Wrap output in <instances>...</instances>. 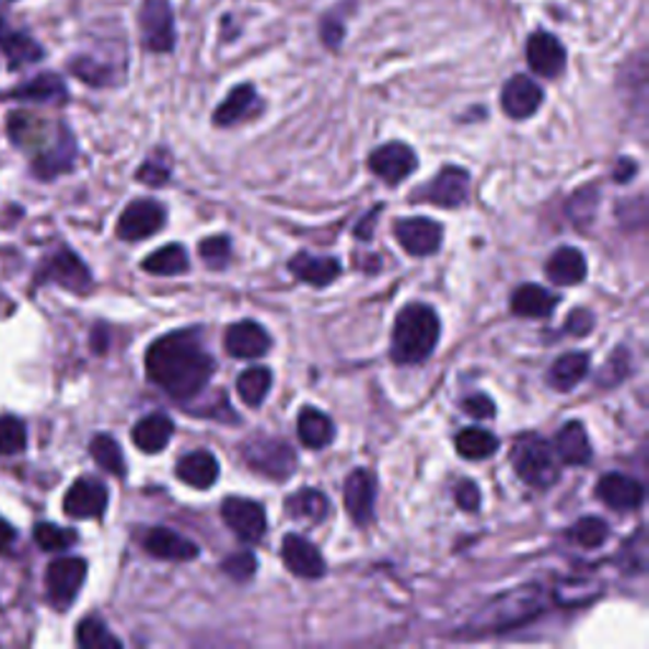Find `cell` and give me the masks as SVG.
I'll list each match as a JSON object with an SVG mask.
<instances>
[{
    "instance_id": "obj_6",
    "label": "cell",
    "mask_w": 649,
    "mask_h": 649,
    "mask_svg": "<svg viewBox=\"0 0 649 649\" xmlns=\"http://www.w3.org/2000/svg\"><path fill=\"white\" fill-rule=\"evenodd\" d=\"M140 38L152 54H171L175 49V19L171 0H142Z\"/></svg>"
},
{
    "instance_id": "obj_43",
    "label": "cell",
    "mask_w": 649,
    "mask_h": 649,
    "mask_svg": "<svg viewBox=\"0 0 649 649\" xmlns=\"http://www.w3.org/2000/svg\"><path fill=\"white\" fill-rule=\"evenodd\" d=\"M221 568H223V573L231 576V579L244 581V579H252L254 576L256 558L250 551H239V553H234V556H229L227 560H223Z\"/></svg>"
},
{
    "instance_id": "obj_21",
    "label": "cell",
    "mask_w": 649,
    "mask_h": 649,
    "mask_svg": "<svg viewBox=\"0 0 649 649\" xmlns=\"http://www.w3.org/2000/svg\"><path fill=\"white\" fill-rule=\"evenodd\" d=\"M146 551L150 556L163 560H194L198 556V546L194 541L183 538L181 533L171 531V528H152L146 535Z\"/></svg>"
},
{
    "instance_id": "obj_13",
    "label": "cell",
    "mask_w": 649,
    "mask_h": 649,
    "mask_svg": "<svg viewBox=\"0 0 649 649\" xmlns=\"http://www.w3.org/2000/svg\"><path fill=\"white\" fill-rule=\"evenodd\" d=\"M396 239L404 246V252L412 256H429L442 246L444 231L437 221L431 219H398L396 221Z\"/></svg>"
},
{
    "instance_id": "obj_27",
    "label": "cell",
    "mask_w": 649,
    "mask_h": 649,
    "mask_svg": "<svg viewBox=\"0 0 649 649\" xmlns=\"http://www.w3.org/2000/svg\"><path fill=\"white\" fill-rule=\"evenodd\" d=\"M556 450L560 454V460L566 464H573V467H581V464L591 462V442L581 421H568L566 427L558 431Z\"/></svg>"
},
{
    "instance_id": "obj_38",
    "label": "cell",
    "mask_w": 649,
    "mask_h": 649,
    "mask_svg": "<svg viewBox=\"0 0 649 649\" xmlns=\"http://www.w3.org/2000/svg\"><path fill=\"white\" fill-rule=\"evenodd\" d=\"M77 645L84 649H117L123 647L117 637L109 635L100 619H84L77 629Z\"/></svg>"
},
{
    "instance_id": "obj_47",
    "label": "cell",
    "mask_w": 649,
    "mask_h": 649,
    "mask_svg": "<svg viewBox=\"0 0 649 649\" xmlns=\"http://www.w3.org/2000/svg\"><path fill=\"white\" fill-rule=\"evenodd\" d=\"M454 500H456V505H460L462 510H467V512H477V508H479V490H477V485L475 483H470V479H464V483H460V487H456V492H454Z\"/></svg>"
},
{
    "instance_id": "obj_32",
    "label": "cell",
    "mask_w": 649,
    "mask_h": 649,
    "mask_svg": "<svg viewBox=\"0 0 649 649\" xmlns=\"http://www.w3.org/2000/svg\"><path fill=\"white\" fill-rule=\"evenodd\" d=\"M0 49L5 51L11 67H26V63H34L44 56V49L38 46L34 38L26 34H19V31H8V34H0Z\"/></svg>"
},
{
    "instance_id": "obj_8",
    "label": "cell",
    "mask_w": 649,
    "mask_h": 649,
    "mask_svg": "<svg viewBox=\"0 0 649 649\" xmlns=\"http://www.w3.org/2000/svg\"><path fill=\"white\" fill-rule=\"evenodd\" d=\"M86 579L84 558H59L46 568V591L56 609H67Z\"/></svg>"
},
{
    "instance_id": "obj_20",
    "label": "cell",
    "mask_w": 649,
    "mask_h": 649,
    "mask_svg": "<svg viewBox=\"0 0 649 649\" xmlns=\"http://www.w3.org/2000/svg\"><path fill=\"white\" fill-rule=\"evenodd\" d=\"M262 112V100L256 97V90L252 84H239L231 90L227 100L219 104V109L213 112V123L219 127H231L244 123Z\"/></svg>"
},
{
    "instance_id": "obj_3",
    "label": "cell",
    "mask_w": 649,
    "mask_h": 649,
    "mask_svg": "<svg viewBox=\"0 0 649 649\" xmlns=\"http://www.w3.org/2000/svg\"><path fill=\"white\" fill-rule=\"evenodd\" d=\"M546 606V594L538 587H520L510 594H502L490 601L475 619H472V631H502L512 629L518 624L531 622Z\"/></svg>"
},
{
    "instance_id": "obj_28",
    "label": "cell",
    "mask_w": 649,
    "mask_h": 649,
    "mask_svg": "<svg viewBox=\"0 0 649 649\" xmlns=\"http://www.w3.org/2000/svg\"><path fill=\"white\" fill-rule=\"evenodd\" d=\"M556 294L538 285H523L512 294V312L520 317H548L556 310Z\"/></svg>"
},
{
    "instance_id": "obj_10",
    "label": "cell",
    "mask_w": 649,
    "mask_h": 649,
    "mask_svg": "<svg viewBox=\"0 0 649 649\" xmlns=\"http://www.w3.org/2000/svg\"><path fill=\"white\" fill-rule=\"evenodd\" d=\"M470 196V173L464 167L450 165L437 175L424 190H416V200H427L439 208H456Z\"/></svg>"
},
{
    "instance_id": "obj_46",
    "label": "cell",
    "mask_w": 649,
    "mask_h": 649,
    "mask_svg": "<svg viewBox=\"0 0 649 649\" xmlns=\"http://www.w3.org/2000/svg\"><path fill=\"white\" fill-rule=\"evenodd\" d=\"M138 178L142 183H148V186H165L167 178H171V167H167L165 163H160V160H150V163H146L138 171Z\"/></svg>"
},
{
    "instance_id": "obj_30",
    "label": "cell",
    "mask_w": 649,
    "mask_h": 649,
    "mask_svg": "<svg viewBox=\"0 0 649 649\" xmlns=\"http://www.w3.org/2000/svg\"><path fill=\"white\" fill-rule=\"evenodd\" d=\"M589 356L587 352H566L553 363L548 373V383L556 391H571L576 383L583 381V375L589 373Z\"/></svg>"
},
{
    "instance_id": "obj_14",
    "label": "cell",
    "mask_w": 649,
    "mask_h": 649,
    "mask_svg": "<svg viewBox=\"0 0 649 649\" xmlns=\"http://www.w3.org/2000/svg\"><path fill=\"white\" fill-rule=\"evenodd\" d=\"M525 56H528V63H531V69L535 71V74H541L546 79H556L564 74L566 49L556 36L546 34V31H538V34H533L531 38H528Z\"/></svg>"
},
{
    "instance_id": "obj_36",
    "label": "cell",
    "mask_w": 649,
    "mask_h": 649,
    "mask_svg": "<svg viewBox=\"0 0 649 649\" xmlns=\"http://www.w3.org/2000/svg\"><path fill=\"white\" fill-rule=\"evenodd\" d=\"M90 450L94 462H97L104 472H109V475H117V477L125 475V456L115 439L107 434H97L92 439Z\"/></svg>"
},
{
    "instance_id": "obj_50",
    "label": "cell",
    "mask_w": 649,
    "mask_h": 649,
    "mask_svg": "<svg viewBox=\"0 0 649 649\" xmlns=\"http://www.w3.org/2000/svg\"><path fill=\"white\" fill-rule=\"evenodd\" d=\"M15 538V531L11 528V523H5L3 518H0V551H5L8 546H11Z\"/></svg>"
},
{
    "instance_id": "obj_12",
    "label": "cell",
    "mask_w": 649,
    "mask_h": 649,
    "mask_svg": "<svg viewBox=\"0 0 649 649\" xmlns=\"http://www.w3.org/2000/svg\"><path fill=\"white\" fill-rule=\"evenodd\" d=\"M107 487H104L100 479L82 477L69 487L67 498H63V512L74 520L100 518L104 515V510H107Z\"/></svg>"
},
{
    "instance_id": "obj_25",
    "label": "cell",
    "mask_w": 649,
    "mask_h": 649,
    "mask_svg": "<svg viewBox=\"0 0 649 649\" xmlns=\"http://www.w3.org/2000/svg\"><path fill=\"white\" fill-rule=\"evenodd\" d=\"M290 271L300 282H308L312 287H325L333 279L340 277V262L333 256H312V254H298L290 262Z\"/></svg>"
},
{
    "instance_id": "obj_41",
    "label": "cell",
    "mask_w": 649,
    "mask_h": 649,
    "mask_svg": "<svg viewBox=\"0 0 649 649\" xmlns=\"http://www.w3.org/2000/svg\"><path fill=\"white\" fill-rule=\"evenodd\" d=\"M198 254L211 269H221L227 267V262L231 259V242L229 236H208L198 244Z\"/></svg>"
},
{
    "instance_id": "obj_39",
    "label": "cell",
    "mask_w": 649,
    "mask_h": 649,
    "mask_svg": "<svg viewBox=\"0 0 649 649\" xmlns=\"http://www.w3.org/2000/svg\"><path fill=\"white\" fill-rule=\"evenodd\" d=\"M26 427L19 416H0V454H19L26 447Z\"/></svg>"
},
{
    "instance_id": "obj_17",
    "label": "cell",
    "mask_w": 649,
    "mask_h": 649,
    "mask_svg": "<svg viewBox=\"0 0 649 649\" xmlns=\"http://www.w3.org/2000/svg\"><path fill=\"white\" fill-rule=\"evenodd\" d=\"M599 500L609 505V508L616 512H629L637 510L645 500V490L637 479L627 475H619V472H612V475H604L596 485Z\"/></svg>"
},
{
    "instance_id": "obj_37",
    "label": "cell",
    "mask_w": 649,
    "mask_h": 649,
    "mask_svg": "<svg viewBox=\"0 0 649 649\" xmlns=\"http://www.w3.org/2000/svg\"><path fill=\"white\" fill-rule=\"evenodd\" d=\"M15 97L34 100V102H59L67 97V86H63L59 77L44 74V77H36L34 82L23 84L21 90H15Z\"/></svg>"
},
{
    "instance_id": "obj_18",
    "label": "cell",
    "mask_w": 649,
    "mask_h": 649,
    "mask_svg": "<svg viewBox=\"0 0 649 649\" xmlns=\"http://www.w3.org/2000/svg\"><path fill=\"white\" fill-rule=\"evenodd\" d=\"M343 500H346L350 518L356 520L358 525L371 523L373 505H375V479L371 472L366 470L350 472V477L346 479V487H343Z\"/></svg>"
},
{
    "instance_id": "obj_23",
    "label": "cell",
    "mask_w": 649,
    "mask_h": 649,
    "mask_svg": "<svg viewBox=\"0 0 649 649\" xmlns=\"http://www.w3.org/2000/svg\"><path fill=\"white\" fill-rule=\"evenodd\" d=\"M173 431H175L173 421L167 419L165 414H150V416H146V419H140L138 424H135L132 442L140 452L158 454L165 450L167 442H171Z\"/></svg>"
},
{
    "instance_id": "obj_44",
    "label": "cell",
    "mask_w": 649,
    "mask_h": 649,
    "mask_svg": "<svg viewBox=\"0 0 649 649\" xmlns=\"http://www.w3.org/2000/svg\"><path fill=\"white\" fill-rule=\"evenodd\" d=\"M71 69H74V74L79 79H84L86 84H94V86L109 84V69L107 67H100L97 61H92V59H77L74 63H71Z\"/></svg>"
},
{
    "instance_id": "obj_1",
    "label": "cell",
    "mask_w": 649,
    "mask_h": 649,
    "mask_svg": "<svg viewBox=\"0 0 649 649\" xmlns=\"http://www.w3.org/2000/svg\"><path fill=\"white\" fill-rule=\"evenodd\" d=\"M146 371L152 383L178 401L198 396L216 371L213 358L204 350V335L194 331H175L158 338L148 348Z\"/></svg>"
},
{
    "instance_id": "obj_4",
    "label": "cell",
    "mask_w": 649,
    "mask_h": 649,
    "mask_svg": "<svg viewBox=\"0 0 649 649\" xmlns=\"http://www.w3.org/2000/svg\"><path fill=\"white\" fill-rule=\"evenodd\" d=\"M242 456L254 472H259V475L269 479H277V483L290 479L294 470H298V454L282 439H252V442L244 444Z\"/></svg>"
},
{
    "instance_id": "obj_11",
    "label": "cell",
    "mask_w": 649,
    "mask_h": 649,
    "mask_svg": "<svg viewBox=\"0 0 649 649\" xmlns=\"http://www.w3.org/2000/svg\"><path fill=\"white\" fill-rule=\"evenodd\" d=\"M414 150L404 146V142H389V146H381L379 150L371 152L368 158V167L379 175L381 181H386L389 186H398L401 181L408 178L416 171Z\"/></svg>"
},
{
    "instance_id": "obj_19",
    "label": "cell",
    "mask_w": 649,
    "mask_h": 649,
    "mask_svg": "<svg viewBox=\"0 0 649 649\" xmlns=\"http://www.w3.org/2000/svg\"><path fill=\"white\" fill-rule=\"evenodd\" d=\"M269 348V333L259 323H254V320H242V323H234L227 331V350L234 358H262L267 356Z\"/></svg>"
},
{
    "instance_id": "obj_29",
    "label": "cell",
    "mask_w": 649,
    "mask_h": 649,
    "mask_svg": "<svg viewBox=\"0 0 649 649\" xmlns=\"http://www.w3.org/2000/svg\"><path fill=\"white\" fill-rule=\"evenodd\" d=\"M298 434L304 447H310V450H323V447H327L335 439V427L331 416L317 412V408H302L298 419Z\"/></svg>"
},
{
    "instance_id": "obj_7",
    "label": "cell",
    "mask_w": 649,
    "mask_h": 649,
    "mask_svg": "<svg viewBox=\"0 0 649 649\" xmlns=\"http://www.w3.org/2000/svg\"><path fill=\"white\" fill-rule=\"evenodd\" d=\"M165 227V208L152 198H138L125 208L117 223V236L123 242H142Z\"/></svg>"
},
{
    "instance_id": "obj_33",
    "label": "cell",
    "mask_w": 649,
    "mask_h": 649,
    "mask_svg": "<svg viewBox=\"0 0 649 649\" xmlns=\"http://www.w3.org/2000/svg\"><path fill=\"white\" fill-rule=\"evenodd\" d=\"M456 452L464 460H487V456H492L498 452V437L490 434V431L485 429H464L456 434Z\"/></svg>"
},
{
    "instance_id": "obj_34",
    "label": "cell",
    "mask_w": 649,
    "mask_h": 649,
    "mask_svg": "<svg viewBox=\"0 0 649 649\" xmlns=\"http://www.w3.org/2000/svg\"><path fill=\"white\" fill-rule=\"evenodd\" d=\"M269 389H271V371L264 366L250 368V371H244L236 381L239 396H242L244 404L252 408L264 404V398L269 396Z\"/></svg>"
},
{
    "instance_id": "obj_51",
    "label": "cell",
    "mask_w": 649,
    "mask_h": 649,
    "mask_svg": "<svg viewBox=\"0 0 649 649\" xmlns=\"http://www.w3.org/2000/svg\"><path fill=\"white\" fill-rule=\"evenodd\" d=\"M635 171H637L635 160H622L619 167H616L614 178H616V181H627V178H631V175H635Z\"/></svg>"
},
{
    "instance_id": "obj_24",
    "label": "cell",
    "mask_w": 649,
    "mask_h": 649,
    "mask_svg": "<svg viewBox=\"0 0 649 649\" xmlns=\"http://www.w3.org/2000/svg\"><path fill=\"white\" fill-rule=\"evenodd\" d=\"M175 475L186 485L196 487V490H206V487H211L216 479H219V462H216V456L206 450L190 452L186 456H181Z\"/></svg>"
},
{
    "instance_id": "obj_26",
    "label": "cell",
    "mask_w": 649,
    "mask_h": 649,
    "mask_svg": "<svg viewBox=\"0 0 649 649\" xmlns=\"http://www.w3.org/2000/svg\"><path fill=\"white\" fill-rule=\"evenodd\" d=\"M546 275L553 285H579L587 279V259L579 250L564 246L548 259Z\"/></svg>"
},
{
    "instance_id": "obj_49",
    "label": "cell",
    "mask_w": 649,
    "mask_h": 649,
    "mask_svg": "<svg viewBox=\"0 0 649 649\" xmlns=\"http://www.w3.org/2000/svg\"><path fill=\"white\" fill-rule=\"evenodd\" d=\"M566 331L573 333V335H587L591 331V315H589V312L587 310L573 312V315L566 320Z\"/></svg>"
},
{
    "instance_id": "obj_40",
    "label": "cell",
    "mask_w": 649,
    "mask_h": 649,
    "mask_svg": "<svg viewBox=\"0 0 649 649\" xmlns=\"http://www.w3.org/2000/svg\"><path fill=\"white\" fill-rule=\"evenodd\" d=\"M34 538L44 551H63L77 541V533L67 531V528L51 525V523H38Z\"/></svg>"
},
{
    "instance_id": "obj_9",
    "label": "cell",
    "mask_w": 649,
    "mask_h": 649,
    "mask_svg": "<svg viewBox=\"0 0 649 649\" xmlns=\"http://www.w3.org/2000/svg\"><path fill=\"white\" fill-rule=\"evenodd\" d=\"M221 518L246 543H256L267 533V512L259 502L244 498H227L221 502Z\"/></svg>"
},
{
    "instance_id": "obj_48",
    "label": "cell",
    "mask_w": 649,
    "mask_h": 649,
    "mask_svg": "<svg viewBox=\"0 0 649 649\" xmlns=\"http://www.w3.org/2000/svg\"><path fill=\"white\" fill-rule=\"evenodd\" d=\"M462 408H464V412H467L470 416H475V419H490V416H495V404H492V398H487L485 394H475V396L464 398Z\"/></svg>"
},
{
    "instance_id": "obj_15",
    "label": "cell",
    "mask_w": 649,
    "mask_h": 649,
    "mask_svg": "<svg viewBox=\"0 0 649 649\" xmlns=\"http://www.w3.org/2000/svg\"><path fill=\"white\" fill-rule=\"evenodd\" d=\"M500 102H502V112L510 119H528L533 117L543 104V90L533 82V79H528L525 74H518L502 86Z\"/></svg>"
},
{
    "instance_id": "obj_42",
    "label": "cell",
    "mask_w": 649,
    "mask_h": 649,
    "mask_svg": "<svg viewBox=\"0 0 649 649\" xmlns=\"http://www.w3.org/2000/svg\"><path fill=\"white\" fill-rule=\"evenodd\" d=\"M573 538L579 541L583 548H599L601 543L609 538V528L601 518H583L573 528Z\"/></svg>"
},
{
    "instance_id": "obj_45",
    "label": "cell",
    "mask_w": 649,
    "mask_h": 649,
    "mask_svg": "<svg viewBox=\"0 0 649 649\" xmlns=\"http://www.w3.org/2000/svg\"><path fill=\"white\" fill-rule=\"evenodd\" d=\"M320 38H323V44L331 46V49H338L343 38H346V26H343L338 15H325V19L320 21Z\"/></svg>"
},
{
    "instance_id": "obj_22",
    "label": "cell",
    "mask_w": 649,
    "mask_h": 649,
    "mask_svg": "<svg viewBox=\"0 0 649 649\" xmlns=\"http://www.w3.org/2000/svg\"><path fill=\"white\" fill-rule=\"evenodd\" d=\"M46 277L74 292H86L92 285L90 269H86L84 262L71 252L56 254L54 259L46 264Z\"/></svg>"
},
{
    "instance_id": "obj_16",
    "label": "cell",
    "mask_w": 649,
    "mask_h": 649,
    "mask_svg": "<svg viewBox=\"0 0 649 649\" xmlns=\"http://www.w3.org/2000/svg\"><path fill=\"white\" fill-rule=\"evenodd\" d=\"M282 560L294 576H300V579H320V576H325V558L320 556V551L312 546L308 538H302V535H285Z\"/></svg>"
},
{
    "instance_id": "obj_31",
    "label": "cell",
    "mask_w": 649,
    "mask_h": 649,
    "mask_svg": "<svg viewBox=\"0 0 649 649\" xmlns=\"http://www.w3.org/2000/svg\"><path fill=\"white\" fill-rule=\"evenodd\" d=\"M142 269L158 277L183 275V271H188V254L181 244L163 246V250L152 252L148 259L142 262Z\"/></svg>"
},
{
    "instance_id": "obj_2",
    "label": "cell",
    "mask_w": 649,
    "mask_h": 649,
    "mask_svg": "<svg viewBox=\"0 0 649 649\" xmlns=\"http://www.w3.org/2000/svg\"><path fill=\"white\" fill-rule=\"evenodd\" d=\"M439 333H442V325H439L437 312L431 310L429 304H406L396 317L391 356H394V360L401 366L424 363V360L434 352Z\"/></svg>"
},
{
    "instance_id": "obj_5",
    "label": "cell",
    "mask_w": 649,
    "mask_h": 649,
    "mask_svg": "<svg viewBox=\"0 0 649 649\" xmlns=\"http://www.w3.org/2000/svg\"><path fill=\"white\" fill-rule=\"evenodd\" d=\"M512 464H515L518 477L523 483L541 487V490H546L558 479L556 460H553L551 447L541 437L520 439L515 452H512Z\"/></svg>"
},
{
    "instance_id": "obj_35",
    "label": "cell",
    "mask_w": 649,
    "mask_h": 649,
    "mask_svg": "<svg viewBox=\"0 0 649 649\" xmlns=\"http://www.w3.org/2000/svg\"><path fill=\"white\" fill-rule=\"evenodd\" d=\"M285 508L292 518L320 523L327 515V498L320 490H300L287 498Z\"/></svg>"
}]
</instances>
